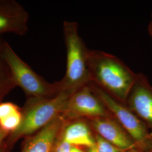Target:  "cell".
<instances>
[{
	"instance_id": "7a4b0ae2",
	"label": "cell",
	"mask_w": 152,
	"mask_h": 152,
	"mask_svg": "<svg viewBox=\"0 0 152 152\" xmlns=\"http://www.w3.org/2000/svg\"><path fill=\"white\" fill-rule=\"evenodd\" d=\"M71 94L61 91L51 98H28L22 109L21 125L7 137L6 147L11 148L19 139L34 135L62 114Z\"/></svg>"
},
{
	"instance_id": "e0dca14e",
	"label": "cell",
	"mask_w": 152,
	"mask_h": 152,
	"mask_svg": "<svg viewBox=\"0 0 152 152\" xmlns=\"http://www.w3.org/2000/svg\"><path fill=\"white\" fill-rule=\"evenodd\" d=\"M71 152H85L82 148L80 147H74L72 146V149H71Z\"/></svg>"
},
{
	"instance_id": "4fadbf2b",
	"label": "cell",
	"mask_w": 152,
	"mask_h": 152,
	"mask_svg": "<svg viewBox=\"0 0 152 152\" xmlns=\"http://www.w3.org/2000/svg\"><path fill=\"white\" fill-rule=\"evenodd\" d=\"M86 152H121V151L95 134V144L92 147L87 149Z\"/></svg>"
},
{
	"instance_id": "9c48e42d",
	"label": "cell",
	"mask_w": 152,
	"mask_h": 152,
	"mask_svg": "<svg viewBox=\"0 0 152 152\" xmlns=\"http://www.w3.org/2000/svg\"><path fill=\"white\" fill-rule=\"evenodd\" d=\"M94 132L121 152L136 148L132 139L113 117L89 120Z\"/></svg>"
},
{
	"instance_id": "ac0fdd59",
	"label": "cell",
	"mask_w": 152,
	"mask_h": 152,
	"mask_svg": "<svg viewBox=\"0 0 152 152\" xmlns=\"http://www.w3.org/2000/svg\"><path fill=\"white\" fill-rule=\"evenodd\" d=\"M148 33H149L151 38L152 39V18H151V20L148 25Z\"/></svg>"
},
{
	"instance_id": "5b68a950",
	"label": "cell",
	"mask_w": 152,
	"mask_h": 152,
	"mask_svg": "<svg viewBox=\"0 0 152 152\" xmlns=\"http://www.w3.org/2000/svg\"><path fill=\"white\" fill-rule=\"evenodd\" d=\"M90 85L112 117L132 139L136 148L144 151H152V132L144 122L126 104L113 98L92 82Z\"/></svg>"
},
{
	"instance_id": "277c9868",
	"label": "cell",
	"mask_w": 152,
	"mask_h": 152,
	"mask_svg": "<svg viewBox=\"0 0 152 152\" xmlns=\"http://www.w3.org/2000/svg\"><path fill=\"white\" fill-rule=\"evenodd\" d=\"M2 53L16 87H20L28 98H51L60 92L57 82L50 83L39 76L6 41L2 43Z\"/></svg>"
},
{
	"instance_id": "6da1fadb",
	"label": "cell",
	"mask_w": 152,
	"mask_h": 152,
	"mask_svg": "<svg viewBox=\"0 0 152 152\" xmlns=\"http://www.w3.org/2000/svg\"><path fill=\"white\" fill-rule=\"evenodd\" d=\"M88 67L91 82L126 103L137 73L114 55L96 50L89 51Z\"/></svg>"
},
{
	"instance_id": "30bf717a",
	"label": "cell",
	"mask_w": 152,
	"mask_h": 152,
	"mask_svg": "<svg viewBox=\"0 0 152 152\" xmlns=\"http://www.w3.org/2000/svg\"><path fill=\"white\" fill-rule=\"evenodd\" d=\"M58 137L72 146L87 149L95 142V133L89 120L85 118L64 120Z\"/></svg>"
},
{
	"instance_id": "3957f363",
	"label": "cell",
	"mask_w": 152,
	"mask_h": 152,
	"mask_svg": "<svg viewBox=\"0 0 152 152\" xmlns=\"http://www.w3.org/2000/svg\"><path fill=\"white\" fill-rule=\"evenodd\" d=\"M66 63L64 77L57 81L60 92L73 93L91 82L88 67L90 49L78 32L77 23L64 21L63 25Z\"/></svg>"
},
{
	"instance_id": "5bb4252c",
	"label": "cell",
	"mask_w": 152,
	"mask_h": 152,
	"mask_svg": "<svg viewBox=\"0 0 152 152\" xmlns=\"http://www.w3.org/2000/svg\"><path fill=\"white\" fill-rule=\"evenodd\" d=\"M72 146L68 142L58 137L55 142L53 152H71Z\"/></svg>"
},
{
	"instance_id": "d6986e66",
	"label": "cell",
	"mask_w": 152,
	"mask_h": 152,
	"mask_svg": "<svg viewBox=\"0 0 152 152\" xmlns=\"http://www.w3.org/2000/svg\"><path fill=\"white\" fill-rule=\"evenodd\" d=\"M0 152H9V149L6 147L5 143H3L1 145H0Z\"/></svg>"
},
{
	"instance_id": "ffe728a7",
	"label": "cell",
	"mask_w": 152,
	"mask_h": 152,
	"mask_svg": "<svg viewBox=\"0 0 152 152\" xmlns=\"http://www.w3.org/2000/svg\"><path fill=\"white\" fill-rule=\"evenodd\" d=\"M151 18H152V14H151Z\"/></svg>"
},
{
	"instance_id": "8fae6325",
	"label": "cell",
	"mask_w": 152,
	"mask_h": 152,
	"mask_svg": "<svg viewBox=\"0 0 152 152\" xmlns=\"http://www.w3.org/2000/svg\"><path fill=\"white\" fill-rule=\"evenodd\" d=\"M64 120L60 115L24 141L20 152H53Z\"/></svg>"
},
{
	"instance_id": "9a60e30c",
	"label": "cell",
	"mask_w": 152,
	"mask_h": 152,
	"mask_svg": "<svg viewBox=\"0 0 152 152\" xmlns=\"http://www.w3.org/2000/svg\"><path fill=\"white\" fill-rule=\"evenodd\" d=\"M9 135V133L5 131L0 128V145H1L4 143V140L6 138H7Z\"/></svg>"
},
{
	"instance_id": "2e32d148",
	"label": "cell",
	"mask_w": 152,
	"mask_h": 152,
	"mask_svg": "<svg viewBox=\"0 0 152 152\" xmlns=\"http://www.w3.org/2000/svg\"><path fill=\"white\" fill-rule=\"evenodd\" d=\"M121 152H152V151H142L140 149H138L137 148H132V149H130L129 150L122 151Z\"/></svg>"
},
{
	"instance_id": "ba28073f",
	"label": "cell",
	"mask_w": 152,
	"mask_h": 152,
	"mask_svg": "<svg viewBox=\"0 0 152 152\" xmlns=\"http://www.w3.org/2000/svg\"><path fill=\"white\" fill-rule=\"evenodd\" d=\"M29 14L14 0H0V35L26 34L28 30Z\"/></svg>"
},
{
	"instance_id": "52a82bcc",
	"label": "cell",
	"mask_w": 152,
	"mask_h": 152,
	"mask_svg": "<svg viewBox=\"0 0 152 152\" xmlns=\"http://www.w3.org/2000/svg\"><path fill=\"white\" fill-rule=\"evenodd\" d=\"M125 104L152 132V86L145 75L137 73Z\"/></svg>"
},
{
	"instance_id": "44dd1931",
	"label": "cell",
	"mask_w": 152,
	"mask_h": 152,
	"mask_svg": "<svg viewBox=\"0 0 152 152\" xmlns=\"http://www.w3.org/2000/svg\"></svg>"
},
{
	"instance_id": "7c38bea8",
	"label": "cell",
	"mask_w": 152,
	"mask_h": 152,
	"mask_svg": "<svg viewBox=\"0 0 152 152\" xmlns=\"http://www.w3.org/2000/svg\"><path fill=\"white\" fill-rule=\"evenodd\" d=\"M2 42L0 41V103L6 95L16 87L2 55Z\"/></svg>"
},
{
	"instance_id": "8992f818",
	"label": "cell",
	"mask_w": 152,
	"mask_h": 152,
	"mask_svg": "<svg viewBox=\"0 0 152 152\" xmlns=\"http://www.w3.org/2000/svg\"><path fill=\"white\" fill-rule=\"evenodd\" d=\"M61 115L66 121L112 117L93 91L90 83L71 94Z\"/></svg>"
}]
</instances>
